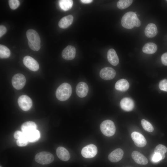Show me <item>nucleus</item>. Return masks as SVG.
<instances>
[{"label":"nucleus","instance_id":"nucleus-1","mask_svg":"<svg viewBox=\"0 0 167 167\" xmlns=\"http://www.w3.org/2000/svg\"><path fill=\"white\" fill-rule=\"evenodd\" d=\"M121 24L124 28L131 29L135 27H139L141 25V22L135 12L129 11L126 13L121 19Z\"/></svg>","mask_w":167,"mask_h":167},{"label":"nucleus","instance_id":"nucleus-2","mask_svg":"<svg viewBox=\"0 0 167 167\" xmlns=\"http://www.w3.org/2000/svg\"><path fill=\"white\" fill-rule=\"evenodd\" d=\"M28 45L30 48L38 51L41 48V39L38 33L34 30L29 29L26 32Z\"/></svg>","mask_w":167,"mask_h":167},{"label":"nucleus","instance_id":"nucleus-3","mask_svg":"<svg viewBox=\"0 0 167 167\" xmlns=\"http://www.w3.org/2000/svg\"><path fill=\"white\" fill-rule=\"evenodd\" d=\"M72 90L71 85L68 83H64L61 84L56 91L57 98L61 101H65L70 97Z\"/></svg>","mask_w":167,"mask_h":167},{"label":"nucleus","instance_id":"nucleus-4","mask_svg":"<svg viewBox=\"0 0 167 167\" xmlns=\"http://www.w3.org/2000/svg\"><path fill=\"white\" fill-rule=\"evenodd\" d=\"M100 129L104 135L108 137L113 135L116 131V127L114 122L110 120L103 121L100 125Z\"/></svg>","mask_w":167,"mask_h":167},{"label":"nucleus","instance_id":"nucleus-5","mask_svg":"<svg viewBox=\"0 0 167 167\" xmlns=\"http://www.w3.org/2000/svg\"><path fill=\"white\" fill-rule=\"evenodd\" d=\"M35 160L37 163L42 165H47L52 163L54 157L51 153L46 152H41L37 154Z\"/></svg>","mask_w":167,"mask_h":167},{"label":"nucleus","instance_id":"nucleus-6","mask_svg":"<svg viewBox=\"0 0 167 167\" xmlns=\"http://www.w3.org/2000/svg\"><path fill=\"white\" fill-rule=\"evenodd\" d=\"M18 103L20 108L24 111L29 110L32 105L31 99L26 95L20 96L18 99Z\"/></svg>","mask_w":167,"mask_h":167},{"label":"nucleus","instance_id":"nucleus-7","mask_svg":"<svg viewBox=\"0 0 167 167\" xmlns=\"http://www.w3.org/2000/svg\"><path fill=\"white\" fill-rule=\"evenodd\" d=\"M26 80L25 77L22 74L18 73L15 75L12 79V84L16 89L19 90L24 86Z\"/></svg>","mask_w":167,"mask_h":167},{"label":"nucleus","instance_id":"nucleus-8","mask_svg":"<svg viewBox=\"0 0 167 167\" xmlns=\"http://www.w3.org/2000/svg\"><path fill=\"white\" fill-rule=\"evenodd\" d=\"M97 152V147L95 145L90 144L84 147L81 151V154L84 157L88 158L94 157Z\"/></svg>","mask_w":167,"mask_h":167},{"label":"nucleus","instance_id":"nucleus-9","mask_svg":"<svg viewBox=\"0 0 167 167\" xmlns=\"http://www.w3.org/2000/svg\"><path fill=\"white\" fill-rule=\"evenodd\" d=\"M23 62L24 65L32 71H36L39 69V65L37 61L29 56H26L24 57Z\"/></svg>","mask_w":167,"mask_h":167},{"label":"nucleus","instance_id":"nucleus-10","mask_svg":"<svg viewBox=\"0 0 167 167\" xmlns=\"http://www.w3.org/2000/svg\"><path fill=\"white\" fill-rule=\"evenodd\" d=\"M131 137L135 145L139 147H143L147 143V141L141 134L134 131L131 134Z\"/></svg>","mask_w":167,"mask_h":167},{"label":"nucleus","instance_id":"nucleus-11","mask_svg":"<svg viewBox=\"0 0 167 167\" xmlns=\"http://www.w3.org/2000/svg\"><path fill=\"white\" fill-rule=\"evenodd\" d=\"M116 74L115 70L113 68L109 67L102 68L100 72V77L106 80H109L113 79Z\"/></svg>","mask_w":167,"mask_h":167},{"label":"nucleus","instance_id":"nucleus-12","mask_svg":"<svg viewBox=\"0 0 167 167\" xmlns=\"http://www.w3.org/2000/svg\"><path fill=\"white\" fill-rule=\"evenodd\" d=\"M75 55V48L72 45L67 46L63 50L62 53L63 58L67 60H70L73 59Z\"/></svg>","mask_w":167,"mask_h":167},{"label":"nucleus","instance_id":"nucleus-13","mask_svg":"<svg viewBox=\"0 0 167 167\" xmlns=\"http://www.w3.org/2000/svg\"><path fill=\"white\" fill-rule=\"evenodd\" d=\"M88 91V87L85 82H81L77 85L76 92L77 96L83 98L86 96Z\"/></svg>","mask_w":167,"mask_h":167},{"label":"nucleus","instance_id":"nucleus-14","mask_svg":"<svg viewBox=\"0 0 167 167\" xmlns=\"http://www.w3.org/2000/svg\"><path fill=\"white\" fill-rule=\"evenodd\" d=\"M120 106L123 110L126 111H130L134 109V103L131 99L129 97H125L121 101Z\"/></svg>","mask_w":167,"mask_h":167},{"label":"nucleus","instance_id":"nucleus-15","mask_svg":"<svg viewBox=\"0 0 167 167\" xmlns=\"http://www.w3.org/2000/svg\"><path fill=\"white\" fill-rule=\"evenodd\" d=\"M123 151L121 148H117L112 152L108 156V159L111 162H116L120 161L123 155Z\"/></svg>","mask_w":167,"mask_h":167},{"label":"nucleus","instance_id":"nucleus-16","mask_svg":"<svg viewBox=\"0 0 167 167\" xmlns=\"http://www.w3.org/2000/svg\"><path fill=\"white\" fill-rule=\"evenodd\" d=\"M131 156L135 162L138 164L145 165L148 163V161L147 158L139 152L136 151L133 152Z\"/></svg>","mask_w":167,"mask_h":167},{"label":"nucleus","instance_id":"nucleus-17","mask_svg":"<svg viewBox=\"0 0 167 167\" xmlns=\"http://www.w3.org/2000/svg\"><path fill=\"white\" fill-rule=\"evenodd\" d=\"M23 133L29 142H35L38 140L40 137V132L36 129Z\"/></svg>","mask_w":167,"mask_h":167},{"label":"nucleus","instance_id":"nucleus-18","mask_svg":"<svg viewBox=\"0 0 167 167\" xmlns=\"http://www.w3.org/2000/svg\"><path fill=\"white\" fill-rule=\"evenodd\" d=\"M56 153L59 158L63 161H67L70 158V154L68 150L62 147H58L56 150Z\"/></svg>","mask_w":167,"mask_h":167},{"label":"nucleus","instance_id":"nucleus-19","mask_svg":"<svg viewBox=\"0 0 167 167\" xmlns=\"http://www.w3.org/2000/svg\"><path fill=\"white\" fill-rule=\"evenodd\" d=\"M107 58L109 62L113 66H116L119 63L118 57L116 51L113 49H110L108 50Z\"/></svg>","mask_w":167,"mask_h":167},{"label":"nucleus","instance_id":"nucleus-20","mask_svg":"<svg viewBox=\"0 0 167 167\" xmlns=\"http://www.w3.org/2000/svg\"><path fill=\"white\" fill-rule=\"evenodd\" d=\"M158 31L156 25L153 23H150L146 27L144 30L146 36L148 38H152L157 33Z\"/></svg>","mask_w":167,"mask_h":167},{"label":"nucleus","instance_id":"nucleus-21","mask_svg":"<svg viewBox=\"0 0 167 167\" xmlns=\"http://www.w3.org/2000/svg\"><path fill=\"white\" fill-rule=\"evenodd\" d=\"M73 20V17L71 15L65 16L62 18L59 21L58 25L62 28H66L69 27L72 24Z\"/></svg>","mask_w":167,"mask_h":167},{"label":"nucleus","instance_id":"nucleus-22","mask_svg":"<svg viewBox=\"0 0 167 167\" xmlns=\"http://www.w3.org/2000/svg\"><path fill=\"white\" fill-rule=\"evenodd\" d=\"M129 87L128 81L125 79H121L118 80L115 83V88L117 90L125 92L127 91Z\"/></svg>","mask_w":167,"mask_h":167},{"label":"nucleus","instance_id":"nucleus-23","mask_svg":"<svg viewBox=\"0 0 167 167\" xmlns=\"http://www.w3.org/2000/svg\"><path fill=\"white\" fill-rule=\"evenodd\" d=\"M157 49L156 45L152 42L147 43L143 46L142 50L147 54H151L155 53Z\"/></svg>","mask_w":167,"mask_h":167},{"label":"nucleus","instance_id":"nucleus-24","mask_svg":"<svg viewBox=\"0 0 167 167\" xmlns=\"http://www.w3.org/2000/svg\"><path fill=\"white\" fill-rule=\"evenodd\" d=\"M36 125L34 122L32 121H28L22 125L21 129L23 132L26 133L36 129Z\"/></svg>","mask_w":167,"mask_h":167},{"label":"nucleus","instance_id":"nucleus-25","mask_svg":"<svg viewBox=\"0 0 167 167\" xmlns=\"http://www.w3.org/2000/svg\"><path fill=\"white\" fill-rule=\"evenodd\" d=\"M59 5L62 9L67 11L72 6L73 1L71 0H60L58 1Z\"/></svg>","mask_w":167,"mask_h":167},{"label":"nucleus","instance_id":"nucleus-26","mask_svg":"<svg viewBox=\"0 0 167 167\" xmlns=\"http://www.w3.org/2000/svg\"><path fill=\"white\" fill-rule=\"evenodd\" d=\"M11 55L9 49L5 45H0V57L1 58H9Z\"/></svg>","mask_w":167,"mask_h":167},{"label":"nucleus","instance_id":"nucleus-27","mask_svg":"<svg viewBox=\"0 0 167 167\" xmlns=\"http://www.w3.org/2000/svg\"><path fill=\"white\" fill-rule=\"evenodd\" d=\"M133 1L132 0H120L117 3V6L119 9H124L129 6Z\"/></svg>","mask_w":167,"mask_h":167},{"label":"nucleus","instance_id":"nucleus-28","mask_svg":"<svg viewBox=\"0 0 167 167\" xmlns=\"http://www.w3.org/2000/svg\"><path fill=\"white\" fill-rule=\"evenodd\" d=\"M166 152H167V148L161 144L157 145L154 150V153H158L161 154L162 159L165 158V153Z\"/></svg>","mask_w":167,"mask_h":167},{"label":"nucleus","instance_id":"nucleus-29","mask_svg":"<svg viewBox=\"0 0 167 167\" xmlns=\"http://www.w3.org/2000/svg\"><path fill=\"white\" fill-rule=\"evenodd\" d=\"M141 124L143 129L149 132H152L154 130V128L152 125L149 122L144 119L141 121Z\"/></svg>","mask_w":167,"mask_h":167},{"label":"nucleus","instance_id":"nucleus-30","mask_svg":"<svg viewBox=\"0 0 167 167\" xmlns=\"http://www.w3.org/2000/svg\"><path fill=\"white\" fill-rule=\"evenodd\" d=\"M28 142L23 132L22 135L16 141V144L18 146L20 147H24L26 146L28 144Z\"/></svg>","mask_w":167,"mask_h":167},{"label":"nucleus","instance_id":"nucleus-31","mask_svg":"<svg viewBox=\"0 0 167 167\" xmlns=\"http://www.w3.org/2000/svg\"><path fill=\"white\" fill-rule=\"evenodd\" d=\"M8 3L10 8L12 10L16 9L20 5V2L18 0H9Z\"/></svg>","mask_w":167,"mask_h":167},{"label":"nucleus","instance_id":"nucleus-32","mask_svg":"<svg viewBox=\"0 0 167 167\" xmlns=\"http://www.w3.org/2000/svg\"><path fill=\"white\" fill-rule=\"evenodd\" d=\"M159 87L161 90L167 92V79H165L161 81Z\"/></svg>","mask_w":167,"mask_h":167},{"label":"nucleus","instance_id":"nucleus-33","mask_svg":"<svg viewBox=\"0 0 167 167\" xmlns=\"http://www.w3.org/2000/svg\"><path fill=\"white\" fill-rule=\"evenodd\" d=\"M152 161L154 162H158L162 160L161 154L158 153H154L152 158Z\"/></svg>","mask_w":167,"mask_h":167},{"label":"nucleus","instance_id":"nucleus-34","mask_svg":"<svg viewBox=\"0 0 167 167\" xmlns=\"http://www.w3.org/2000/svg\"><path fill=\"white\" fill-rule=\"evenodd\" d=\"M161 59L162 63L164 65L167 66V52L162 55Z\"/></svg>","mask_w":167,"mask_h":167},{"label":"nucleus","instance_id":"nucleus-35","mask_svg":"<svg viewBox=\"0 0 167 167\" xmlns=\"http://www.w3.org/2000/svg\"><path fill=\"white\" fill-rule=\"evenodd\" d=\"M6 32V28L4 25L0 26V37H2Z\"/></svg>","mask_w":167,"mask_h":167},{"label":"nucleus","instance_id":"nucleus-36","mask_svg":"<svg viewBox=\"0 0 167 167\" xmlns=\"http://www.w3.org/2000/svg\"><path fill=\"white\" fill-rule=\"evenodd\" d=\"M23 135L22 131H17L15 132L14 135V138L15 139H18L19 138Z\"/></svg>","mask_w":167,"mask_h":167},{"label":"nucleus","instance_id":"nucleus-37","mask_svg":"<svg viewBox=\"0 0 167 167\" xmlns=\"http://www.w3.org/2000/svg\"><path fill=\"white\" fill-rule=\"evenodd\" d=\"M81 2L84 3H89L92 2L93 0H81L80 1Z\"/></svg>","mask_w":167,"mask_h":167},{"label":"nucleus","instance_id":"nucleus-38","mask_svg":"<svg viewBox=\"0 0 167 167\" xmlns=\"http://www.w3.org/2000/svg\"><path fill=\"white\" fill-rule=\"evenodd\" d=\"M0 167H2L1 166H0Z\"/></svg>","mask_w":167,"mask_h":167},{"label":"nucleus","instance_id":"nucleus-39","mask_svg":"<svg viewBox=\"0 0 167 167\" xmlns=\"http://www.w3.org/2000/svg\"><path fill=\"white\" fill-rule=\"evenodd\" d=\"M166 1H167V0H166Z\"/></svg>","mask_w":167,"mask_h":167}]
</instances>
